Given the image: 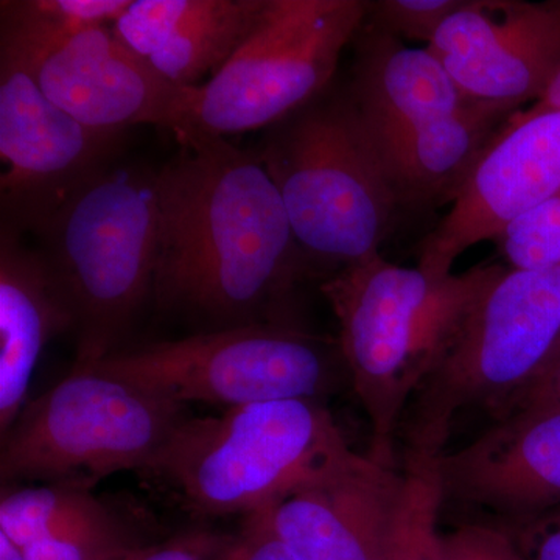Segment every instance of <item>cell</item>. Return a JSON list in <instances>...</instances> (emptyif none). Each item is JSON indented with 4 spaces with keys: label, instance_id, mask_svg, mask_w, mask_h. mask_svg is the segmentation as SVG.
<instances>
[{
    "label": "cell",
    "instance_id": "7a4b0ae2",
    "mask_svg": "<svg viewBox=\"0 0 560 560\" xmlns=\"http://www.w3.org/2000/svg\"><path fill=\"white\" fill-rule=\"evenodd\" d=\"M482 265L434 278L381 254L331 272L320 285L340 327L342 360L372 430L370 458L394 464V440L420 383L482 287L501 270Z\"/></svg>",
    "mask_w": 560,
    "mask_h": 560
},
{
    "label": "cell",
    "instance_id": "ffe728a7",
    "mask_svg": "<svg viewBox=\"0 0 560 560\" xmlns=\"http://www.w3.org/2000/svg\"><path fill=\"white\" fill-rule=\"evenodd\" d=\"M125 512L79 482L7 486L0 499V533L20 548L69 540L127 521Z\"/></svg>",
    "mask_w": 560,
    "mask_h": 560
},
{
    "label": "cell",
    "instance_id": "83f0119b",
    "mask_svg": "<svg viewBox=\"0 0 560 560\" xmlns=\"http://www.w3.org/2000/svg\"><path fill=\"white\" fill-rule=\"evenodd\" d=\"M525 560H560V506L517 525L499 528Z\"/></svg>",
    "mask_w": 560,
    "mask_h": 560
},
{
    "label": "cell",
    "instance_id": "f546056e",
    "mask_svg": "<svg viewBox=\"0 0 560 560\" xmlns=\"http://www.w3.org/2000/svg\"><path fill=\"white\" fill-rule=\"evenodd\" d=\"M529 108L534 110L560 109V69L556 73L555 80L551 81L550 86H548V90L545 91V94L541 95L539 101L533 103Z\"/></svg>",
    "mask_w": 560,
    "mask_h": 560
},
{
    "label": "cell",
    "instance_id": "cb8c5ba5",
    "mask_svg": "<svg viewBox=\"0 0 560 560\" xmlns=\"http://www.w3.org/2000/svg\"><path fill=\"white\" fill-rule=\"evenodd\" d=\"M463 0H378L368 2L366 20L397 38L422 40L427 46Z\"/></svg>",
    "mask_w": 560,
    "mask_h": 560
},
{
    "label": "cell",
    "instance_id": "e0dca14e",
    "mask_svg": "<svg viewBox=\"0 0 560 560\" xmlns=\"http://www.w3.org/2000/svg\"><path fill=\"white\" fill-rule=\"evenodd\" d=\"M73 329L75 316L49 261L0 223V436L27 404L44 349Z\"/></svg>",
    "mask_w": 560,
    "mask_h": 560
},
{
    "label": "cell",
    "instance_id": "9c48e42d",
    "mask_svg": "<svg viewBox=\"0 0 560 560\" xmlns=\"http://www.w3.org/2000/svg\"><path fill=\"white\" fill-rule=\"evenodd\" d=\"M176 404L228 408L260 401H324L349 382L338 340L298 324H250L124 348L91 364ZM84 368V366H80Z\"/></svg>",
    "mask_w": 560,
    "mask_h": 560
},
{
    "label": "cell",
    "instance_id": "1f68e13d",
    "mask_svg": "<svg viewBox=\"0 0 560 560\" xmlns=\"http://www.w3.org/2000/svg\"><path fill=\"white\" fill-rule=\"evenodd\" d=\"M559 361H560V338H559L558 345H556L555 349H552L550 359L547 360V363H545L544 370H541L539 372V374H541V372H544V371L550 370V368L555 366V364L559 363Z\"/></svg>",
    "mask_w": 560,
    "mask_h": 560
},
{
    "label": "cell",
    "instance_id": "4fadbf2b",
    "mask_svg": "<svg viewBox=\"0 0 560 560\" xmlns=\"http://www.w3.org/2000/svg\"><path fill=\"white\" fill-rule=\"evenodd\" d=\"M442 501L488 514L495 528L560 506V408L497 420L466 447L434 460Z\"/></svg>",
    "mask_w": 560,
    "mask_h": 560
},
{
    "label": "cell",
    "instance_id": "d4e9b609",
    "mask_svg": "<svg viewBox=\"0 0 560 560\" xmlns=\"http://www.w3.org/2000/svg\"><path fill=\"white\" fill-rule=\"evenodd\" d=\"M242 518L237 533L230 534L217 560H298L276 533L268 510Z\"/></svg>",
    "mask_w": 560,
    "mask_h": 560
},
{
    "label": "cell",
    "instance_id": "30bf717a",
    "mask_svg": "<svg viewBox=\"0 0 560 560\" xmlns=\"http://www.w3.org/2000/svg\"><path fill=\"white\" fill-rule=\"evenodd\" d=\"M124 132L94 130L58 108L32 66L0 47V223L36 235L88 180L116 164Z\"/></svg>",
    "mask_w": 560,
    "mask_h": 560
},
{
    "label": "cell",
    "instance_id": "4dcf8cb0",
    "mask_svg": "<svg viewBox=\"0 0 560 560\" xmlns=\"http://www.w3.org/2000/svg\"><path fill=\"white\" fill-rule=\"evenodd\" d=\"M0 560H27L18 545L0 533Z\"/></svg>",
    "mask_w": 560,
    "mask_h": 560
},
{
    "label": "cell",
    "instance_id": "277c9868",
    "mask_svg": "<svg viewBox=\"0 0 560 560\" xmlns=\"http://www.w3.org/2000/svg\"><path fill=\"white\" fill-rule=\"evenodd\" d=\"M257 154L313 267L381 254L400 202L348 88L267 128Z\"/></svg>",
    "mask_w": 560,
    "mask_h": 560
},
{
    "label": "cell",
    "instance_id": "52a82bcc",
    "mask_svg": "<svg viewBox=\"0 0 560 560\" xmlns=\"http://www.w3.org/2000/svg\"><path fill=\"white\" fill-rule=\"evenodd\" d=\"M186 405L92 366H72L28 399L0 436V480L79 482L94 488L119 471L145 475Z\"/></svg>",
    "mask_w": 560,
    "mask_h": 560
},
{
    "label": "cell",
    "instance_id": "7402d4cb",
    "mask_svg": "<svg viewBox=\"0 0 560 560\" xmlns=\"http://www.w3.org/2000/svg\"><path fill=\"white\" fill-rule=\"evenodd\" d=\"M404 492L386 560H445L440 529L444 501L433 463L405 459Z\"/></svg>",
    "mask_w": 560,
    "mask_h": 560
},
{
    "label": "cell",
    "instance_id": "f1b7e54d",
    "mask_svg": "<svg viewBox=\"0 0 560 560\" xmlns=\"http://www.w3.org/2000/svg\"><path fill=\"white\" fill-rule=\"evenodd\" d=\"M541 408H560V361L550 370L541 372L528 386H525L497 420L511 415V412L541 410Z\"/></svg>",
    "mask_w": 560,
    "mask_h": 560
},
{
    "label": "cell",
    "instance_id": "ba28073f",
    "mask_svg": "<svg viewBox=\"0 0 560 560\" xmlns=\"http://www.w3.org/2000/svg\"><path fill=\"white\" fill-rule=\"evenodd\" d=\"M361 0H267L230 60L190 86L184 125L226 138L267 130L329 90L346 46L366 20Z\"/></svg>",
    "mask_w": 560,
    "mask_h": 560
},
{
    "label": "cell",
    "instance_id": "5b68a950",
    "mask_svg": "<svg viewBox=\"0 0 560 560\" xmlns=\"http://www.w3.org/2000/svg\"><path fill=\"white\" fill-rule=\"evenodd\" d=\"M36 237L75 316L73 366L124 349L153 301L158 171L116 162L77 190Z\"/></svg>",
    "mask_w": 560,
    "mask_h": 560
},
{
    "label": "cell",
    "instance_id": "4316f807",
    "mask_svg": "<svg viewBox=\"0 0 560 560\" xmlns=\"http://www.w3.org/2000/svg\"><path fill=\"white\" fill-rule=\"evenodd\" d=\"M230 534L194 528L165 540L150 541L117 560H217Z\"/></svg>",
    "mask_w": 560,
    "mask_h": 560
},
{
    "label": "cell",
    "instance_id": "44dd1931",
    "mask_svg": "<svg viewBox=\"0 0 560 560\" xmlns=\"http://www.w3.org/2000/svg\"><path fill=\"white\" fill-rule=\"evenodd\" d=\"M131 0H2L0 47L35 65L92 28L110 27Z\"/></svg>",
    "mask_w": 560,
    "mask_h": 560
},
{
    "label": "cell",
    "instance_id": "8992f818",
    "mask_svg": "<svg viewBox=\"0 0 560 560\" xmlns=\"http://www.w3.org/2000/svg\"><path fill=\"white\" fill-rule=\"evenodd\" d=\"M560 338V265L501 268L463 313L408 404L405 458L433 463L463 412L504 408L544 370Z\"/></svg>",
    "mask_w": 560,
    "mask_h": 560
},
{
    "label": "cell",
    "instance_id": "484cf974",
    "mask_svg": "<svg viewBox=\"0 0 560 560\" xmlns=\"http://www.w3.org/2000/svg\"><path fill=\"white\" fill-rule=\"evenodd\" d=\"M442 545L445 560H525L503 530L482 522L442 533Z\"/></svg>",
    "mask_w": 560,
    "mask_h": 560
},
{
    "label": "cell",
    "instance_id": "5bb4252c",
    "mask_svg": "<svg viewBox=\"0 0 560 560\" xmlns=\"http://www.w3.org/2000/svg\"><path fill=\"white\" fill-rule=\"evenodd\" d=\"M31 66L47 98L94 130L183 128L190 86L165 80L110 27L81 33Z\"/></svg>",
    "mask_w": 560,
    "mask_h": 560
},
{
    "label": "cell",
    "instance_id": "3957f363",
    "mask_svg": "<svg viewBox=\"0 0 560 560\" xmlns=\"http://www.w3.org/2000/svg\"><path fill=\"white\" fill-rule=\"evenodd\" d=\"M355 455L324 401H260L187 416L145 475L191 515L245 517Z\"/></svg>",
    "mask_w": 560,
    "mask_h": 560
},
{
    "label": "cell",
    "instance_id": "d6986e66",
    "mask_svg": "<svg viewBox=\"0 0 560 560\" xmlns=\"http://www.w3.org/2000/svg\"><path fill=\"white\" fill-rule=\"evenodd\" d=\"M515 110L501 103L469 102L453 116L375 142L400 205L452 202Z\"/></svg>",
    "mask_w": 560,
    "mask_h": 560
},
{
    "label": "cell",
    "instance_id": "8fae6325",
    "mask_svg": "<svg viewBox=\"0 0 560 560\" xmlns=\"http://www.w3.org/2000/svg\"><path fill=\"white\" fill-rule=\"evenodd\" d=\"M559 191L560 109L515 110L423 238L418 267L434 278L452 275L467 249L497 241Z\"/></svg>",
    "mask_w": 560,
    "mask_h": 560
},
{
    "label": "cell",
    "instance_id": "9a60e30c",
    "mask_svg": "<svg viewBox=\"0 0 560 560\" xmlns=\"http://www.w3.org/2000/svg\"><path fill=\"white\" fill-rule=\"evenodd\" d=\"M404 470L357 453L268 508L298 560H386Z\"/></svg>",
    "mask_w": 560,
    "mask_h": 560
},
{
    "label": "cell",
    "instance_id": "6da1fadb",
    "mask_svg": "<svg viewBox=\"0 0 560 560\" xmlns=\"http://www.w3.org/2000/svg\"><path fill=\"white\" fill-rule=\"evenodd\" d=\"M158 171L153 304L206 330L296 324L290 300L313 268L257 151L186 131Z\"/></svg>",
    "mask_w": 560,
    "mask_h": 560
},
{
    "label": "cell",
    "instance_id": "603a6c76",
    "mask_svg": "<svg viewBox=\"0 0 560 560\" xmlns=\"http://www.w3.org/2000/svg\"><path fill=\"white\" fill-rule=\"evenodd\" d=\"M497 243L501 256L515 270L560 265V191L512 223Z\"/></svg>",
    "mask_w": 560,
    "mask_h": 560
},
{
    "label": "cell",
    "instance_id": "2e32d148",
    "mask_svg": "<svg viewBox=\"0 0 560 560\" xmlns=\"http://www.w3.org/2000/svg\"><path fill=\"white\" fill-rule=\"evenodd\" d=\"M267 0H131L113 32L176 86L212 77L253 31Z\"/></svg>",
    "mask_w": 560,
    "mask_h": 560
},
{
    "label": "cell",
    "instance_id": "7c38bea8",
    "mask_svg": "<svg viewBox=\"0 0 560 560\" xmlns=\"http://www.w3.org/2000/svg\"><path fill=\"white\" fill-rule=\"evenodd\" d=\"M470 102L522 109L560 69V2L463 0L429 44Z\"/></svg>",
    "mask_w": 560,
    "mask_h": 560
},
{
    "label": "cell",
    "instance_id": "ac0fdd59",
    "mask_svg": "<svg viewBox=\"0 0 560 560\" xmlns=\"http://www.w3.org/2000/svg\"><path fill=\"white\" fill-rule=\"evenodd\" d=\"M348 91L375 142L445 119L470 101L429 49L368 25L355 36Z\"/></svg>",
    "mask_w": 560,
    "mask_h": 560
}]
</instances>
